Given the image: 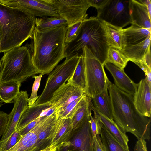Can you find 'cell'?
I'll return each instance as SVG.
<instances>
[{"label": "cell", "mask_w": 151, "mask_h": 151, "mask_svg": "<svg viewBox=\"0 0 151 151\" xmlns=\"http://www.w3.org/2000/svg\"><path fill=\"white\" fill-rule=\"evenodd\" d=\"M68 26L41 30L35 27L30 48L32 63L37 74L51 72L66 57L65 35Z\"/></svg>", "instance_id": "cell-1"}, {"label": "cell", "mask_w": 151, "mask_h": 151, "mask_svg": "<svg viewBox=\"0 0 151 151\" xmlns=\"http://www.w3.org/2000/svg\"><path fill=\"white\" fill-rule=\"evenodd\" d=\"M107 83L114 121L125 133H131L138 139L149 141L150 118L142 115L138 111L133 96L120 90L108 79Z\"/></svg>", "instance_id": "cell-2"}, {"label": "cell", "mask_w": 151, "mask_h": 151, "mask_svg": "<svg viewBox=\"0 0 151 151\" xmlns=\"http://www.w3.org/2000/svg\"><path fill=\"white\" fill-rule=\"evenodd\" d=\"M36 17L0 2V53L20 47L31 37Z\"/></svg>", "instance_id": "cell-3"}, {"label": "cell", "mask_w": 151, "mask_h": 151, "mask_svg": "<svg viewBox=\"0 0 151 151\" xmlns=\"http://www.w3.org/2000/svg\"><path fill=\"white\" fill-rule=\"evenodd\" d=\"M88 47L104 66L109 47L102 22L91 17L82 21L78 36L73 42L66 44V57L80 55L83 47Z\"/></svg>", "instance_id": "cell-4"}, {"label": "cell", "mask_w": 151, "mask_h": 151, "mask_svg": "<svg viewBox=\"0 0 151 151\" xmlns=\"http://www.w3.org/2000/svg\"><path fill=\"white\" fill-rule=\"evenodd\" d=\"M0 62V84L10 81L21 83L37 74L32 63L29 44L4 53Z\"/></svg>", "instance_id": "cell-5"}, {"label": "cell", "mask_w": 151, "mask_h": 151, "mask_svg": "<svg viewBox=\"0 0 151 151\" xmlns=\"http://www.w3.org/2000/svg\"><path fill=\"white\" fill-rule=\"evenodd\" d=\"M80 55L77 54L66 58L63 63L56 66L50 73L44 89L34 105L42 104L48 102L55 92L68 81L74 73L79 62Z\"/></svg>", "instance_id": "cell-6"}, {"label": "cell", "mask_w": 151, "mask_h": 151, "mask_svg": "<svg viewBox=\"0 0 151 151\" xmlns=\"http://www.w3.org/2000/svg\"><path fill=\"white\" fill-rule=\"evenodd\" d=\"M85 67L86 88L85 94L91 98L107 88V76L103 65L87 46L83 48Z\"/></svg>", "instance_id": "cell-7"}, {"label": "cell", "mask_w": 151, "mask_h": 151, "mask_svg": "<svg viewBox=\"0 0 151 151\" xmlns=\"http://www.w3.org/2000/svg\"><path fill=\"white\" fill-rule=\"evenodd\" d=\"M130 0H108L97 10L96 17L102 22L123 28L131 22Z\"/></svg>", "instance_id": "cell-8"}, {"label": "cell", "mask_w": 151, "mask_h": 151, "mask_svg": "<svg viewBox=\"0 0 151 151\" xmlns=\"http://www.w3.org/2000/svg\"><path fill=\"white\" fill-rule=\"evenodd\" d=\"M0 2L19 9L35 17H60L53 0H0Z\"/></svg>", "instance_id": "cell-9"}, {"label": "cell", "mask_w": 151, "mask_h": 151, "mask_svg": "<svg viewBox=\"0 0 151 151\" xmlns=\"http://www.w3.org/2000/svg\"><path fill=\"white\" fill-rule=\"evenodd\" d=\"M61 18L70 27L86 18V12L91 7L88 0H53Z\"/></svg>", "instance_id": "cell-10"}, {"label": "cell", "mask_w": 151, "mask_h": 151, "mask_svg": "<svg viewBox=\"0 0 151 151\" xmlns=\"http://www.w3.org/2000/svg\"><path fill=\"white\" fill-rule=\"evenodd\" d=\"M68 140L58 146L75 151H93V138L90 125V115L83 120Z\"/></svg>", "instance_id": "cell-11"}, {"label": "cell", "mask_w": 151, "mask_h": 151, "mask_svg": "<svg viewBox=\"0 0 151 151\" xmlns=\"http://www.w3.org/2000/svg\"><path fill=\"white\" fill-rule=\"evenodd\" d=\"M28 98L26 91H20L14 101L12 111L8 114L7 122L0 140V144L6 141L16 131L22 115L28 106Z\"/></svg>", "instance_id": "cell-12"}, {"label": "cell", "mask_w": 151, "mask_h": 151, "mask_svg": "<svg viewBox=\"0 0 151 151\" xmlns=\"http://www.w3.org/2000/svg\"><path fill=\"white\" fill-rule=\"evenodd\" d=\"M57 118L56 112L50 116H45L32 129L22 137L14 146L6 151H35L38 134Z\"/></svg>", "instance_id": "cell-13"}, {"label": "cell", "mask_w": 151, "mask_h": 151, "mask_svg": "<svg viewBox=\"0 0 151 151\" xmlns=\"http://www.w3.org/2000/svg\"><path fill=\"white\" fill-rule=\"evenodd\" d=\"M85 94L79 87L67 82L55 92L51 99L47 102L51 106L59 109L65 107Z\"/></svg>", "instance_id": "cell-14"}, {"label": "cell", "mask_w": 151, "mask_h": 151, "mask_svg": "<svg viewBox=\"0 0 151 151\" xmlns=\"http://www.w3.org/2000/svg\"><path fill=\"white\" fill-rule=\"evenodd\" d=\"M151 86L146 77L137 84L136 92L133 96L134 105L142 115L150 118L151 112Z\"/></svg>", "instance_id": "cell-15"}, {"label": "cell", "mask_w": 151, "mask_h": 151, "mask_svg": "<svg viewBox=\"0 0 151 151\" xmlns=\"http://www.w3.org/2000/svg\"><path fill=\"white\" fill-rule=\"evenodd\" d=\"M104 66L111 74L114 84L122 91L134 96L137 88L135 83L122 69L111 63H105Z\"/></svg>", "instance_id": "cell-16"}, {"label": "cell", "mask_w": 151, "mask_h": 151, "mask_svg": "<svg viewBox=\"0 0 151 151\" xmlns=\"http://www.w3.org/2000/svg\"><path fill=\"white\" fill-rule=\"evenodd\" d=\"M130 24L151 30V19L147 8L138 0H130Z\"/></svg>", "instance_id": "cell-17"}, {"label": "cell", "mask_w": 151, "mask_h": 151, "mask_svg": "<svg viewBox=\"0 0 151 151\" xmlns=\"http://www.w3.org/2000/svg\"><path fill=\"white\" fill-rule=\"evenodd\" d=\"M91 109L93 112L94 116L101 122L103 126L111 135L124 147L129 149L128 137L126 133L114 121L110 120L98 112L94 108L93 104Z\"/></svg>", "instance_id": "cell-18"}, {"label": "cell", "mask_w": 151, "mask_h": 151, "mask_svg": "<svg viewBox=\"0 0 151 151\" xmlns=\"http://www.w3.org/2000/svg\"><path fill=\"white\" fill-rule=\"evenodd\" d=\"M91 98L85 94L74 108L70 116L72 125V132L76 130L83 119L91 113Z\"/></svg>", "instance_id": "cell-19"}, {"label": "cell", "mask_w": 151, "mask_h": 151, "mask_svg": "<svg viewBox=\"0 0 151 151\" xmlns=\"http://www.w3.org/2000/svg\"><path fill=\"white\" fill-rule=\"evenodd\" d=\"M151 31L133 24L123 29V47L126 45H134L143 41L151 35Z\"/></svg>", "instance_id": "cell-20"}, {"label": "cell", "mask_w": 151, "mask_h": 151, "mask_svg": "<svg viewBox=\"0 0 151 151\" xmlns=\"http://www.w3.org/2000/svg\"><path fill=\"white\" fill-rule=\"evenodd\" d=\"M70 118L58 119L53 132L51 146H58L67 141L72 130Z\"/></svg>", "instance_id": "cell-21"}, {"label": "cell", "mask_w": 151, "mask_h": 151, "mask_svg": "<svg viewBox=\"0 0 151 151\" xmlns=\"http://www.w3.org/2000/svg\"><path fill=\"white\" fill-rule=\"evenodd\" d=\"M151 36L138 44L125 46L121 50L123 53L132 62L142 60L150 48Z\"/></svg>", "instance_id": "cell-22"}, {"label": "cell", "mask_w": 151, "mask_h": 151, "mask_svg": "<svg viewBox=\"0 0 151 151\" xmlns=\"http://www.w3.org/2000/svg\"><path fill=\"white\" fill-rule=\"evenodd\" d=\"M95 109L108 119L114 121L110 98L107 88L91 98Z\"/></svg>", "instance_id": "cell-23"}, {"label": "cell", "mask_w": 151, "mask_h": 151, "mask_svg": "<svg viewBox=\"0 0 151 151\" xmlns=\"http://www.w3.org/2000/svg\"><path fill=\"white\" fill-rule=\"evenodd\" d=\"M51 106L47 102L42 104L28 106L22 115L16 130L19 131L22 129L31 122L39 117L43 111Z\"/></svg>", "instance_id": "cell-24"}, {"label": "cell", "mask_w": 151, "mask_h": 151, "mask_svg": "<svg viewBox=\"0 0 151 151\" xmlns=\"http://www.w3.org/2000/svg\"><path fill=\"white\" fill-rule=\"evenodd\" d=\"M105 32L106 37L109 47L121 50L123 48V40L122 28L111 25L102 22Z\"/></svg>", "instance_id": "cell-25"}, {"label": "cell", "mask_w": 151, "mask_h": 151, "mask_svg": "<svg viewBox=\"0 0 151 151\" xmlns=\"http://www.w3.org/2000/svg\"><path fill=\"white\" fill-rule=\"evenodd\" d=\"M21 83L10 81L0 84V98L4 103L14 102L20 92Z\"/></svg>", "instance_id": "cell-26"}, {"label": "cell", "mask_w": 151, "mask_h": 151, "mask_svg": "<svg viewBox=\"0 0 151 151\" xmlns=\"http://www.w3.org/2000/svg\"><path fill=\"white\" fill-rule=\"evenodd\" d=\"M58 121L56 119L38 134L35 151H39L50 146L53 132Z\"/></svg>", "instance_id": "cell-27"}, {"label": "cell", "mask_w": 151, "mask_h": 151, "mask_svg": "<svg viewBox=\"0 0 151 151\" xmlns=\"http://www.w3.org/2000/svg\"><path fill=\"white\" fill-rule=\"evenodd\" d=\"M81 89L85 93L86 78L84 59L82 53L74 73L68 82Z\"/></svg>", "instance_id": "cell-28"}, {"label": "cell", "mask_w": 151, "mask_h": 151, "mask_svg": "<svg viewBox=\"0 0 151 151\" xmlns=\"http://www.w3.org/2000/svg\"><path fill=\"white\" fill-rule=\"evenodd\" d=\"M68 26L67 21L61 17H44L36 18L35 27L41 30L52 29L63 26Z\"/></svg>", "instance_id": "cell-29"}, {"label": "cell", "mask_w": 151, "mask_h": 151, "mask_svg": "<svg viewBox=\"0 0 151 151\" xmlns=\"http://www.w3.org/2000/svg\"><path fill=\"white\" fill-rule=\"evenodd\" d=\"M101 137L106 151H130L124 147L115 139L103 125Z\"/></svg>", "instance_id": "cell-30"}, {"label": "cell", "mask_w": 151, "mask_h": 151, "mask_svg": "<svg viewBox=\"0 0 151 151\" xmlns=\"http://www.w3.org/2000/svg\"><path fill=\"white\" fill-rule=\"evenodd\" d=\"M129 61V59L121 50L116 48L110 47L105 63H111L120 69H124Z\"/></svg>", "instance_id": "cell-31"}, {"label": "cell", "mask_w": 151, "mask_h": 151, "mask_svg": "<svg viewBox=\"0 0 151 151\" xmlns=\"http://www.w3.org/2000/svg\"><path fill=\"white\" fill-rule=\"evenodd\" d=\"M85 94L72 101L65 107L58 109L56 111L58 119L63 118H70V116L74 108Z\"/></svg>", "instance_id": "cell-32"}, {"label": "cell", "mask_w": 151, "mask_h": 151, "mask_svg": "<svg viewBox=\"0 0 151 151\" xmlns=\"http://www.w3.org/2000/svg\"><path fill=\"white\" fill-rule=\"evenodd\" d=\"M42 75L43 74H40L38 76L35 75L32 77L35 78V80L33 84L31 96L28 99L29 106L33 105L40 96L37 95V92Z\"/></svg>", "instance_id": "cell-33"}, {"label": "cell", "mask_w": 151, "mask_h": 151, "mask_svg": "<svg viewBox=\"0 0 151 151\" xmlns=\"http://www.w3.org/2000/svg\"><path fill=\"white\" fill-rule=\"evenodd\" d=\"M20 131H16L5 142L0 144V151H6L14 146L20 140Z\"/></svg>", "instance_id": "cell-34"}, {"label": "cell", "mask_w": 151, "mask_h": 151, "mask_svg": "<svg viewBox=\"0 0 151 151\" xmlns=\"http://www.w3.org/2000/svg\"><path fill=\"white\" fill-rule=\"evenodd\" d=\"M82 21L77 22L70 27H68L65 35L66 44L70 43L76 39L79 32Z\"/></svg>", "instance_id": "cell-35"}, {"label": "cell", "mask_w": 151, "mask_h": 151, "mask_svg": "<svg viewBox=\"0 0 151 151\" xmlns=\"http://www.w3.org/2000/svg\"><path fill=\"white\" fill-rule=\"evenodd\" d=\"M91 128L93 138L97 135H100L103 124L96 117L92 116V113L90 114Z\"/></svg>", "instance_id": "cell-36"}, {"label": "cell", "mask_w": 151, "mask_h": 151, "mask_svg": "<svg viewBox=\"0 0 151 151\" xmlns=\"http://www.w3.org/2000/svg\"><path fill=\"white\" fill-rule=\"evenodd\" d=\"M133 62L145 72L148 82L149 85L151 86V68L147 65L142 59L139 61H134Z\"/></svg>", "instance_id": "cell-37"}, {"label": "cell", "mask_w": 151, "mask_h": 151, "mask_svg": "<svg viewBox=\"0 0 151 151\" xmlns=\"http://www.w3.org/2000/svg\"><path fill=\"white\" fill-rule=\"evenodd\" d=\"M44 117H38L35 119L20 130V135L21 138L32 129Z\"/></svg>", "instance_id": "cell-38"}, {"label": "cell", "mask_w": 151, "mask_h": 151, "mask_svg": "<svg viewBox=\"0 0 151 151\" xmlns=\"http://www.w3.org/2000/svg\"><path fill=\"white\" fill-rule=\"evenodd\" d=\"M8 120V114L0 111V137L2 135Z\"/></svg>", "instance_id": "cell-39"}, {"label": "cell", "mask_w": 151, "mask_h": 151, "mask_svg": "<svg viewBox=\"0 0 151 151\" xmlns=\"http://www.w3.org/2000/svg\"><path fill=\"white\" fill-rule=\"evenodd\" d=\"M93 151H106L100 135H97L93 138Z\"/></svg>", "instance_id": "cell-40"}, {"label": "cell", "mask_w": 151, "mask_h": 151, "mask_svg": "<svg viewBox=\"0 0 151 151\" xmlns=\"http://www.w3.org/2000/svg\"><path fill=\"white\" fill-rule=\"evenodd\" d=\"M146 144L145 140L138 139L134 147V151H148Z\"/></svg>", "instance_id": "cell-41"}, {"label": "cell", "mask_w": 151, "mask_h": 151, "mask_svg": "<svg viewBox=\"0 0 151 151\" xmlns=\"http://www.w3.org/2000/svg\"><path fill=\"white\" fill-rule=\"evenodd\" d=\"M88 1L91 7H95L97 10L102 7L108 0H88Z\"/></svg>", "instance_id": "cell-42"}, {"label": "cell", "mask_w": 151, "mask_h": 151, "mask_svg": "<svg viewBox=\"0 0 151 151\" xmlns=\"http://www.w3.org/2000/svg\"><path fill=\"white\" fill-rule=\"evenodd\" d=\"M142 60L150 68H151V52L150 48H149Z\"/></svg>", "instance_id": "cell-43"}, {"label": "cell", "mask_w": 151, "mask_h": 151, "mask_svg": "<svg viewBox=\"0 0 151 151\" xmlns=\"http://www.w3.org/2000/svg\"><path fill=\"white\" fill-rule=\"evenodd\" d=\"M139 2L144 4L146 7L149 16L151 18V1L150 0H139Z\"/></svg>", "instance_id": "cell-44"}, {"label": "cell", "mask_w": 151, "mask_h": 151, "mask_svg": "<svg viewBox=\"0 0 151 151\" xmlns=\"http://www.w3.org/2000/svg\"><path fill=\"white\" fill-rule=\"evenodd\" d=\"M39 151H59L57 146H51L49 147Z\"/></svg>", "instance_id": "cell-45"}, {"label": "cell", "mask_w": 151, "mask_h": 151, "mask_svg": "<svg viewBox=\"0 0 151 151\" xmlns=\"http://www.w3.org/2000/svg\"><path fill=\"white\" fill-rule=\"evenodd\" d=\"M4 102L0 98V107L3 105Z\"/></svg>", "instance_id": "cell-46"}, {"label": "cell", "mask_w": 151, "mask_h": 151, "mask_svg": "<svg viewBox=\"0 0 151 151\" xmlns=\"http://www.w3.org/2000/svg\"><path fill=\"white\" fill-rule=\"evenodd\" d=\"M65 151H75L72 150H69L68 149H66Z\"/></svg>", "instance_id": "cell-47"}, {"label": "cell", "mask_w": 151, "mask_h": 151, "mask_svg": "<svg viewBox=\"0 0 151 151\" xmlns=\"http://www.w3.org/2000/svg\"></svg>", "instance_id": "cell-48"}]
</instances>
